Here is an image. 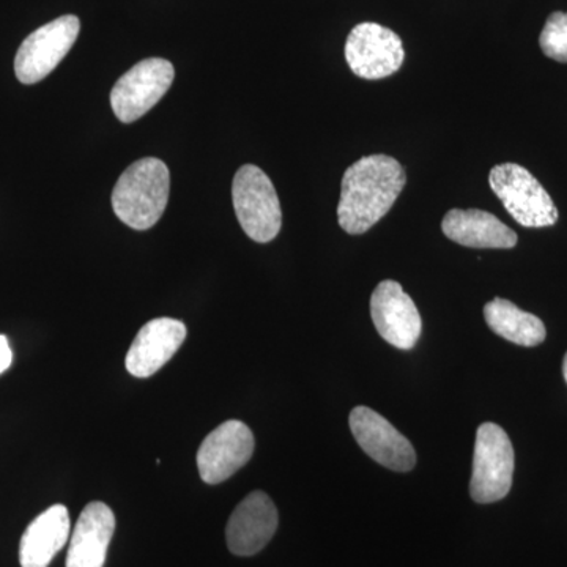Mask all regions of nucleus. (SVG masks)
Instances as JSON below:
<instances>
[{
    "mask_svg": "<svg viewBox=\"0 0 567 567\" xmlns=\"http://www.w3.org/2000/svg\"><path fill=\"white\" fill-rule=\"evenodd\" d=\"M405 171L388 155L358 159L342 177L339 226L350 235L368 233L391 210L405 186Z\"/></svg>",
    "mask_w": 567,
    "mask_h": 567,
    "instance_id": "obj_1",
    "label": "nucleus"
},
{
    "mask_svg": "<svg viewBox=\"0 0 567 567\" xmlns=\"http://www.w3.org/2000/svg\"><path fill=\"white\" fill-rule=\"evenodd\" d=\"M171 174L162 159L133 163L115 183L112 208L126 226L147 230L155 226L169 200Z\"/></svg>",
    "mask_w": 567,
    "mask_h": 567,
    "instance_id": "obj_2",
    "label": "nucleus"
},
{
    "mask_svg": "<svg viewBox=\"0 0 567 567\" xmlns=\"http://www.w3.org/2000/svg\"><path fill=\"white\" fill-rule=\"evenodd\" d=\"M235 215L245 234L257 244H270L282 226L281 204L270 177L260 167L245 164L234 177Z\"/></svg>",
    "mask_w": 567,
    "mask_h": 567,
    "instance_id": "obj_3",
    "label": "nucleus"
},
{
    "mask_svg": "<svg viewBox=\"0 0 567 567\" xmlns=\"http://www.w3.org/2000/svg\"><path fill=\"white\" fill-rule=\"evenodd\" d=\"M492 192L507 213L524 227H550L558 221V208L535 175L514 163L495 166L488 175Z\"/></svg>",
    "mask_w": 567,
    "mask_h": 567,
    "instance_id": "obj_4",
    "label": "nucleus"
},
{
    "mask_svg": "<svg viewBox=\"0 0 567 567\" xmlns=\"http://www.w3.org/2000/svg\"><path fill=\"white\" fill-rule=\"evenodd\" d=\"M514 476V447L505 429L494 423L476 432L470 495L481 505L499 502L509 494Z\"/></svg>",
    "mask_w": 567,
    "mask_h": 567,
    "instance_id": "obj_5",
    "label": "nucleus"
},
{
    "mask_svg": "<svg viewBox=\"0 0 567 567\" xmlns=\"http://www.w3.org/2000/svg\"><path fill=\"white\" fill-rule=\"evenodd\" d=\"M80 18L65 14L41 25L28 37L14 59V73L22 84H37L58 69L80 35Z\"/></svg>",
    "mask_w": 567,
    "mask_h": 567,
    "instance_id": "obj_6",
    "label": "nucleus"
},
{
    "mask_svg": "<svg viewBox=\"0 0 567 567\" xmlns=\"http://www.w3.org/2000/svg\"><path fill=\"white\" fill-rule=\"evenodd\" d=\"M175 70L166 59H145L115 82L111 106L122 123H133L155 106L173 85Z\"/></svg>",
    "mask_w": 567,
    "mask_h": 567,
    "instance_id": "obj_7",
    "label": "nucleus"
},
{
    "mask_svg": "<svg viewBox=\"0 0 567 567\" xmlns=\"http://www.w3.org/2000/svg\"><path fill=\"white\" fill-rule=\"evenodd\" d=\"M401 37L377 22H361L346 43V61L358 78L385 80L404 63Z\"/></svg>",
    "mask_w": 567,
    "mask_h": 567,
    "instance_id": "obj_8",
    "label": "nucleus"
},
{
    "mask_svg": "<svg viewBox=\"0 0 567 567\" xmlns=\"http://www.w3.org/2000/svg\"><path fill=\"white\" fill-rule=\"evenodd\" d=\"M252 453L251 429L238 420L226 421L205 436L197 451V470L204 483L215 486L248 464Z\"/></svg>",
    "mask_w": 567,
    "mask_h": 567,
    "instance_id": "obj_9",
    "label": "nucleus"
},
{
    "mask_svg": "<svg viewBox=\"0 0 567 567\" xmlns=\"http://www.w3.org/2000/svg\"><path fill=\"white\" fill-rule=\"evenodd\" d=\"M350 429L361 450L380 465L393 472H410L416 465L412 443L390 421L369 406L352 410Z\"/></svg>",
    "mask_w": 567,
    "mask_h": 567,
    "instance_id": "obj_10",
    "label": "nucleus"
},
{
    "mask_svg": "<svg viewBox=\"0 0 567 567\" xmlns=\"http://www.w3.org/2000/svg\"><path fill=\"white\" fill-rule=\"evenodd\" d=\"M371 316L377 331L388 344L401 350L416 346L423 322L416 305L401 284L388 279L375 287L371 297Z\"/></svg>",
    "mask_w": 567,
    "mask_h": 567,
    "instance_id": "obj_11",
    "label": "nucleus"
},
{
    "mask_svg": "<svg viewBox=\"0 0 567 567\" xmlns=\"http://www.w3.org/2000/svg\"><path fill=\"white\" fill-rule=\"evenodd\" d=\"M278 509L265 492H251L229 518L226 528L227 547L238 557H252L275 536Z\"/></svg>",
    "mask_w": 567,
    "mask_h": 567,
    "instance_id": "obj_12",
    "label": "nucleus"
},
{
    "mask_svg": "<svg viewBox=\"0 0 567 567\" xmlns=\"http://www.w3.org/2000/svg\"><path fill=\"white\" fill-rule=\"evenodd\" d=\"M186 324L171 317H159L145 323L134 338L128 354L126 369L137 379L155 375L164 364L173 360L185 342Z\"/></svg>",
    "mask_w": 567,
    "mask_h": 567,
    "instance_id": "obj_13",
    "label": "nucleus"
},
{
    "mask_svg": "<svg viewBox=\"0 0 567 567\" xmlns=\"http://www.w3.org/2000/svg\"><path fill=\"white\" fill-rule=\"evenodd\" d=\"M114 529L111 507L102 502L89 503L71 533L66 567H103Z\"/></svg>",
    "mask_w": 567,
    "mask_h": 567,
    "instance_id": "obj_14",
    "label": "nucleus"
},
{
    "mask_svg": "<svg viewBox=\"0 0 567 567\" xmlns=\"http://www.w3.org/2000/svg\"><path fill=\"white\" fill-rule=\"evenodd\" d=\"M443 234L454 244L476 249H511L517 245V234L483 210H450L442 223Z\"/></svg>",
    "mask_w": 567,
    "mask_h": 567,
    "instance_id": "obj_15",
    "label": "nucleus"
},
{
    "mask_svg": "<svg viewBox=\"0 0 567 567\" xmlns=\"http://www.w3.org/2000/svg\"><path fill=\"white\" fill-rule=\"evenodd\" d=\"M70 532V514L65 506L54 505L41 513L21 537V566H50L55 555L69 543Z\"/></svg>",
    "mask_w": 567,
    "mask_h": 567,
    "instance_id": "obj_16",
    "label": "nucleus"
},
{
    "mask_svg": "<svg viewBox=\"0 0 567 567\" xmlns=\"http://www.w3.org/2000/svg\"><path fill=\"white\" fill-rule=\"evenodd\" d=\"M488 328L495 334L517 346L535 347L546 341V324L539 317L522 311L503 298H495L484 308Z\"/></svg>",
    "mask_w": 567,
    "mask_h": 567,
    "instance_id": "obj_17",
    "label": "nucleus"
},
{
    "mask_svg": "<svg viewBox=\"0 0 567 567\" xmlns=\"http://www.w3.org/2000/svg\"><path fill=\"white\" fill-rule=\"evenodd\" d=\"M539 44L547 58L567 63V13L555 11L548 17Z\"/></svg>",
    "mask_w": 567,
    "mask_h": 567,
    "instance_id": "obj_18",
    "label": "nucleus"
},
{
    "mask_svg": "<svg viewBox=\"0 0 567 567\" xmlns=\"http://www.w3.org/2000/svg\"><path fill=\"white\" fill-rule=\"evenodd\" d=\"M11 361H13V352L7 336L0 334V375L9 371Z\"/></svg>",
    "mask_w": 567,
    "mask_h": 567,
    "instance_id": "obj_19",
    "label": "nucleus"
},
{
    "mask_svg": "<svg viewBox=\"0 0 567 567\" xmlns=\"http://www.w3.org/2000/svg\"><path fill=\"white\" fill-rule=\"evenodd\" d=\"M563 374H565V379H566V382H567V353H566V357H565V363H563Z\"/></svg>",
    "mask_w": 567,
    "mask_h": 567,
    "instance_id": "obj_20",
    "label": "nucleus"
}]
</instances>
